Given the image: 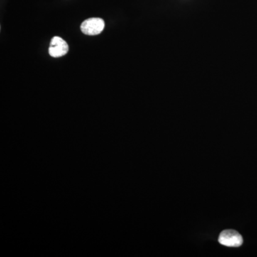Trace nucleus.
<instances>
[{
    "mask_svg": "<svg viewBox=\"0 0 257 257\" xmlns=\"http://www.w3.org/2000/svg\"><path fill=\"white\" fill-rule=\"evenodd\" d=\"M69 51V46L67 42L60 37H54L50 42L49 47V53L51 57H63L67 55Z\"/></svg>",
    "mask_w": 257,
    "mask_h": 257,
    "instance_id": "3",
    "label": "nucleus"
},
{
    "mask_svg": "<svg viewBox=\"0 0 257 257\" xmlns=\"http://www.w3.org/2000/svg\"><path fill=\"white\" fill-rule=\"evenodd\" d=\"M105 23L101 18H89L83 22L81 25V31L86 35L95 36L99 35L104 30Z\"/></svg>",
    "mask_w": 257,
    "mask_h": 257,
    "instance_id": "1",
    "label": "nucleus"
},
{
    "mask_svg": "<svg viewBox=\"0 0 257 257\" xmlns=\"http://www.w3.org/2000/svg\"><path fill=\"white\" fill-rule=\"evenodd\" d=\"M219 242L229 247H239L243 243V238L235 230H224L219 235Z\"/></svg>",
    "mask_w": 257,
    "mask_h": 257,
    "instance_id": "2",
    "label": "nucleus"
}]
</instances>
